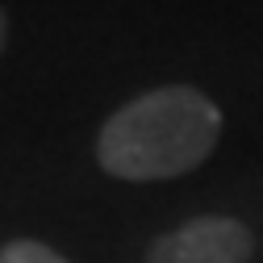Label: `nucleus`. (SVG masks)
Masks as SVG:
<instances>
[{"mask_svg": "<svg viewBox=\"0 0 263 263\" xmlns=\"http://www.w3.org/2000/svg\"><path fill=\"white\" fill-rule=\"evenodd\" d=\"M221 134V113L205 92L167 84L117 109L96 142L101 167L117 180H172L205 163Z\"/></svg>", "mask_w": 263, "mask_h": 263, "instance_id": "obj_1", "label": "nucleus"}, {"mask_svg": "<svg viewBox=\"0 0 263 263\" xmlns=\"http://www.w3.org/2000/svg\"><path fill=\"white\" fill-rule=\"evenodd\" d=\"M251 230L234 217H196L172 234L151 242L146 263H247L251 259Z\"/></svg>", "mask_w": 263, "mask_h": 263, "instance_id": "obj_2", "label": "nucleus"}, {"mask_svg": "<svg viewBox=\"0 0 263 263\" xmlns=\"http://www.w3.org/2000/svg\"><path fill=\"white\" fill-rule=\"evenodd\" d=\"M0 263H67V259L54 255V251H50V247H42V242L21 238V242H9L5 251H0Z\"/></svg>", "mask_w": 263, "mask_h": 263, "instance_id": "obj_3", "label": "nucleus"}, {"mask_svg": "<svg viewBox=\"0 0 263 263\" xmlns=\"http://www.w3.org/2000/svg\"><path fill=\"white\" fill-rule=\"evenodd\" d=\"M0 50H5V13H0Z\"/></svg>", "mask_w": 263, "mask_h": 263, "instance_id": "obj_4", "label": "nucleus"}]
</instances>
